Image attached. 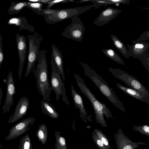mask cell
Masks as SVG:
<instances>
[{
  "mask_svg": "<svg viewBox=\"0 0 149 149\" xmlns=\"http://www.w3.org/2000/svg\"><path fill=\"white\" fill-rule=\"evenodd\" d=\"M52 52L51 53V60L54 63L58 69L62 79L65 81V77L64 74L63 56L62 52L54 44H52Z\"/></svg>",
  "mask_w": 149,
  "mask_h": 149,
  "instance_id": "17",
  "label": "cell"
},
{
  "mask_svg": "<svg viewBox=\"0 0 149 149\" xmlns=\"http://www.w3.org/2000/svg\"><path fill=\"white\" fill-rule=\"evenodd\" d=\"M111 38L113 44L116 48L117 49L125 58H128L130 57L127 49L126 46L116 35L112 34Z\"/></svg>",
  "mask_w": 149,
  "mask_h": 149,
  "instance_id": "22",
  "label": "cell"
},
{
  "mask_svg": "<svg viewBox=\"0 0 149 149\" xmlns=\"http://www.w3.org/2000/svg\"><path fill=\"white\" fill-rule=\"evenodd\" d=\"M2 97V91L1 88L0 86V107L1 104V100Z\"/></svg>",
  "mask_w": 149,
  "mask_h": 149,
  "instance_id": "36",
  "label": "cell"
},
{
  "mask_svg": "<svg viewBox=\"0 0 149 149\" xmlns=\"http://www.w3.org/2000/svg\"><path fill=\"white\" fill-rule=\"evenodd\" d=\"M70 86L71 93L75 108L79 109L80 118L85 121L86 119H88V114L84 107L82 98L80 94L76 91L74 86L72 84L70 85Z\"/></svg>",
  "mask_w": 149,
  "mask_h": 149,
  "instance_id": "16",
  "label": "cell"
},
{
  "mask_svg": "<svg viewBox=\"0 0 149 149\" xmlns=\"http://www.w3.org/2000/svg\"></svg>",
  "mask_w": 149,
  "mask_h": 149,
  "instance_id": "39",
  "label": "cell"
},
{
  "mask_svg": "<svg viewBox=\"0 0 149 149\" xmlns=\"http://www.w3.org/2000/svg\"><path fill=\"white\" fill-rule=\"evenodd\" d=\"M102 52L106 56L118 64L125 65V62L120 56L111 49H102Z\"/></svg>",
  "mask_w": 149,
  "mask_h": 149,
  "instance_id": "25",
  "label": "cell"
},
{
  "mask_svg": "<svg viewBox=\"0 0 149 149\" xmlns=\"http://www.w3.org/2000/svg\"><path fill=\"white\" fill-rule=\"evenodd\" d=\"M29 52L28 63L25 74L27 77L30 73L35 71V66L40 55L39 50L41 41L43 38L35 32L34 35H28Z\"/></svg>",
  "mask_w": 149,
  "mask_h": 149,
  "instance_id": "5",
  "label": "cell"
},
{
  "mask_svg": "<svg viewBox=\"0 0 149 149\" xmlns=\"http://www.w3.org/2000/svg\"><path fill=\"white\" fill-rule=\"evenodd\" d=\"M74 1L73 0H52L51 1L46 3L44 4H47V6L46 9H50V8L54 5L59 3H65L72 2Z\"/></svg>",
  "mask_w": 149,
  "mask_h": 149,
  "instance_id": "32",
  "label": "cell"
},
{
  "mask_svg": "<svg viewBox=\"0 0 149 149\" xmlns=\"http://www.w3.org/2000/svg\"><path fill=\"white\" fill-rule=\"evenodd\" d=\"M131 42L132 45H127L130 56L139 59L149 72V43L144 41Z\"/></svg>",
  "mask_w": 149,
  "mask_h": 149,
  "instance_id": "8",
  "label": "cell"
},
{
  "mask_svg": "<svg viewBox=\"0 0 149 149\" xmlns=\"http://www.w3.org/2000/svg\"><path fill=\"white\" fill-rule=\"evenodd\" d=\"M51 84L52 90L56 94V100H59L60 95L63 101L67 105L70 104L66 94L65 84L61 78L60 72L54 61L51 60Z\"/></svg>",
  "mask_w": 149,
  "mask_h": 149,
  "instance_id": "7",
  "label": "cell"
},
{
  "mask_svg": "<svg viewBox=\"0 0 149 149\" xmlns=\"http://www.w3.org/2000/svg\"><path fill=\"white\" fill-rule=\"evenodd\" d=\"M42 113L52 118L57 119L59 115L55 108L48 101L42 100L40 102Z\"/></svg>",
  "mask_w": 149,
  "mask_h": 149,
  "instance_id": "20",
  "label": "cell"
},
{
  "mask_svg": "<svg viewBox=\"0 0 149 149\" xmlns=\"http://www.w3.org/2000/svg\"><path fill=\"white\" fill-rule=\"evenodd\" d=\"M47 51L42 49L33 74L35 77L38 92L42 95V100L50 101L52 90L49 81L48 65L46 57Z\"/></svg>",
  "mask_w": 149,
  "mask_h": 149,
  "instance_id": "3",
  "label": "cell"
},
{
  "mask_svg": "<svg viewBox=\"0 0 149 149\" xmlns=\"http://www.w3.org/2000/svg\"><path fill=\"white\" fill-rule=\"evenodd\" d=\"M92 5L68 8L55 9H44L43 13L45 22L48 24H54L79 15L89 10Z\"/></svg>",
  "mask_w": 149,
  "mask_h": 149,
  "instance_id": "4",
  "label": "cell"
},
{
  "mask_svg": "<svg viewBox=\"0 0 149 149\" xmlns=\"http://www.w3.org/2000/svg\"><path fill=\"white\" fill-rule=\"evenodd\" d=\"M121 11L111 7L107 8L102 11L93 23L98 26L104 25L116 17Z\"/></svg>",
  "mask_w": 149,
  "mask_h": 149,
  "instance_id": "15",
  "label": "cell"
},
{
  "mask_svg": "<svg viewBox=\"0 0 149 149\" xmlns=\"http://www.w3.org/2000/svg\"><path fill=\"white\" fill-rule=\"evenodd\" d=\"M90 1L93 2L92 5L93 7L98 8L99 7L105 5H107L111 4H127L130 3L129 0H80L79 3L84 2Z\"/></svg>",
  "mask_w": 149,
  "mask_h": 149,
  "instance_id": "21",
  "label": "cell"
},
{
  "mask_svg": "<svg viewBox=\"0 0 149 149\" xmlns=\"http://www.w3.org/2000/svg\"><path fill=\"white\" fill-rule=\"evenodd\" d=\"M44 4L40 3L28 2V4L26 7L32 10L34 12L39 15H42L44 9L42 7Z\"/></svg>",
  "mask_w": 149,
  "mask_h": 149,
  "instance_id": "28",
  "label": "cell"
},
{
  "mask_svg": "<svg viewBox=\"0 0 149 149\" xmlns=\"http://www.w3.org/2000/svg\"><path fill=\"white\" fill-rule=\"evenodd\" d=\"M2 37L0 34V68L1 65L3 62L4 58V55L2 50Z\"/></svg>",
  "mask_w": 149,
  "mask_h": 149,
  "instance_id": "34",
  "label": "cell"
},
{
  "mask_svg": "<svg viewBox=\"0 0 149 149\" xmlns=\"http://www.w3.org/2000/svg\"><path fill=\"white\" fill-rule=\"evenodd\" d=\"M15 39L19 57V66L17 72L20 80L27 52V37L23 35H20L17 33L15 36Z\"/></svg>",
  "mask_w": 149,
  "mask_h": 149,
  "instance_id": "12",
  "label": "cell"
},
{
  "mask_svg": "<svg viewBox=\"0 0 149 149\" xmlns=\"http://www.w3.org/2000/svg\"><path fill=\"white\" fill-rule=\"evenodd\" d=\"M99 138L103 142L104 145L106 146L109 149H112L107 139V137L102 131L100 130L97 129H93Z\"/></svg>",
  "mask_w": 149,
  "mask_h": 149,
  "instance_id": "29",
  "label": "cell"
},
{
  "mask_svg": "<svg viewBox=\"0 0 149 149\" xmlns=\"http://www.w3.org/2000/svg\"><path fill=\"white\" fill-rule=\"evenodd\" d=\"M133 129L139 132L142 134L149 137V127L148 125H144L141 126L134 125Z\"/></svg>",
  "mask_w": 149,
  "mask_h": 149,
  "instance_id": "30",
  "label": "cell"
},
{
  "mask_svg": "<svg viewBox=\"0 0 149 149\" xmlns=\"http://www.w3.org/2000/svg\"><path fill=\"white\" fill-rule=\"evenodd\" d=\"M149 40V31H143L140 36L137 40H132L133 42H139Z\"/></svg>",
  "mask_w": 149,
  "mask_h": 149,
  "instance_id": "33",
  "label": "cell"
},
{
  "mask_svg": "<svg viewBox=\"0 0 149 149\" xmlns=\"http://www.w3.org/2000/svg\"><path fill=\"white\" fill-rule=\"evenodd\" d=\"M35 120V118L30 117L20 121L9 129L8 134L5 140H12L21 136L29 129Z\"/></svg>",
  "mask_w": 149,
  "mask_h": 149,
  "instance_id": "10",
  "label": "cell"
},
{
  "mask_svg": "<svg viewBox=\"0 0 149 149\" xmlns=\"http://www.w3.org/2000/svg\"><path fill=\"white\" fill-rule=\"evenodd\" d=\"M0 127H1V126H0Z\"/></svg>",
  "mask_w": 149,
  "mask_h": 149,
  "instance_id": "38",
  "label": "cell"
},
{
  "mask_svg": "<svg viewBox=\"0 0 149 149\" xmlns=\"http://www.w3.org/2000/svg\"><path fill=\"white\" fill-rule=\"evenodd\" d=\"M29 105V98L26 96L21 97L16 106L14 113L10 117L8 123H12L22 118L26 114Z\"/></svg>",
  "mask_w": 149,
  "mask_h": 149,
  "instance_id": "14",
  "label": "cell"
},
{
  "mask_svg": "<svg viewBox=\"0 0 149 149\" xmlns=\"http://www.w3.org/2000/svg\"><path fill=\"white\" fill-rule=\"evenodd\" d=\"M61 132L56 131L55 133L56 142L55 149H68L64 137L61 135Z\"/></svg>",
  "mask_w": 149,
  "mask_h": 149,
  "instance_id": "26",
  "label": "cell"
},
{
  "mask_svg": "<svg viewBox=\"0 0 149 149\" xmlns=\"http://www.w3.org/2000/svg\"><path fill=\"white\" fill-rule=\"evenodd\" d=\"M36 135L42 145L46 143L48 138V132L47 127L45 124H42L39 125Z\"/></svg>",
  "mask_w": 149,
  "mask_h": 149,
  "instance_id": "24",
  "label": "cell"
},
{
  "mask_svg": "<svg viewBox=\"0 0 149 149\" xmlns=\"http://www.w3.org/2000/svg\"><path fill=\"white\" fill-rule=\"evenodd\" d=\"M74 76L77 84L81 92L90 102L95 115V119L97 123L103 127H107L104 116L107 118L113 117L111 112L105 104L99 101L94 95L87 86L83 79L78 74H74Z\"/></svg>",
  "mask_w": 149,
  "mask_h": 149,
  "instance_id": "2",
  "label": "cell"
},
{
  "mask_svg": "<svg viewBox=\"0 0 149 149\" xmlns=\"http://www.w3.org/2000/svg\"><path fill=\"white\" fill-rule=\"evenodd\" d=\"M71 19V23L63 31L61 35L67 38L81 42L83 39L85 26L78 16L74 17Z\"/></svg>",
  "mask_w": 149,
  "mask_h": 149,
  "instance_id": "9",
  "label": "cell"
},
{
  "mask_svg": "<svg viewBox=\"0 0 149 149\" xmlns=\"http://www.w3.org/2000/svg\"><path fill=\"white\" fill-rule=\"evenodd\" d=\"M109 71L116 78L119 79L129 87L142 95L149 97V91L135 77L119 68L109 67Z\"/></svg>",
  "mask_w": 149,
  "mask_h": 149,
  "instance_id": "6",
  "label": "cell"
},
{
  "mask_svg": "<svg viewBox=\"0 0 149 149\" xmlns=\"http://www.w3.org/2000/svg\"><path fill=\"white\" fill-rule=\"evenodd\" d=\"M7 23L9 25H14L18 26L19 31L23 29L26 30L31 32L35 31L34 27L28 24L26 18L24 16L11 18Z\"/></svg>",
  "mask_w": 149,
  "mask_h": 149,
  "instance_id": "18",
  "label": "cell"
},
{
  "mask_svg": "<svg viewBox=\"0 0 149 149\" xmlns=\"http://www.w3.org/2000/svg\"><path fill=\"white\" fill-rule=\"evenodd\" d=\"M3 146V144L1 143L0 144V149H2Z\"/></svg>",
  "mask_w": 149,
  "mask_h": 149,
  "instance_id": "37",
  "label": "cell"
},
{
  "mask_svg": "<svg viewBox=\"0 0 149 149\" xmlns=\"http://www.w3.org/2000/svg\"><path fill=\"white\" fill-rule=\"evenodd\" d=\"M83 68L85 75L89 78L95 84L100 92L114 106L120 111L126 112L123 104L108 84L101 76L87 64L78 61Z\"/></svg>",
  "mask_w": 149,
  "mask_h": 149,
  "instance_id": "1",
  "label": "cell"
},
{
  "mask_svg": "<svg viewBox=\"0 0 149 149\" xmlns=\"http://www.w3.org/2000/svg\"><path fill=\"white\" fill-rule=\"evenodd\" d=\"M26 1L11 2L10 5L7 11L9 15L17 14L24 8L26 7L28 4Z\"/></svg>",
  "mask_w": 149,
  "mask_h": 149,
  "instance_id": "23",
  "label": "cell"
},
{
  "mask_svg": "<svg viewBox=\"0 0 149 149\" xmlns=\"http://www.w3.org/2000/svg\"><path fill=\"white\" fill-rule=\"evenodd\" d=\"M116 86L127 95L141 102L149 104V97L142 95L134 89L125 86L119 83L116 84Z\"/></svg>",
  "mask_w": 149,
  "mask_h": 149,
  "instance_id": "19",
  "label": "cell"
},
{
  "mask_svg": "<svg viewBox=\"0 0 149 149\" xmlns=\"http://www.w3.org/2000/svg\"><path fill=\"white\" fill-rule=\"evenodd\" d=\"M117 149H136L141 144L146 145L141 142H134L126 136L122 130L118 129L114 135Z\"/></svg>",
  "mask_w": 149,
  "mask_h": 149,
  "instance_id": "13",
  "label": "cell"
},
{
  "mask_svg": "<svg viewBox=\"0 0 149 149\" xmlns=\"http://www.w3.org/2000/svg\"><path fill=\"white\" fill-rule=\"evenodd\" d=\"M6 93L4 104L2 107L4 113L8 112L13 102V96L16 94V88L13 77V74L10 70L9 71L6 80Z\"/></svg>",
  "mask_w": 149,
  "mask_h": 149,
  "instance_id": "11",
  "label": "cell"
},
{
  "mask_svg": "<svg viewBox=\"0 0 149 149\" xmlns=\"http://www.w3.org/2000/svg\"><path fill=\"white\" fill-rule=\"evenodd\" d=\"M18 149H32L31 140L28 134H26L20 139Z\"/></svg>",
  "mask_w": 149,
  "mask_h": 149,
  "instance_id": "27",
  "label": "cell"
},
{
  "mask_svg": "<svg viewBox=\"0 0 149 149\" xmlns=\"http://www.w3.org/2000/svg\"><path fill=\"white\" fill-rule=\"evenodd\" d=\"M92 135L93 140L97 148L100 149H109L99 138L94 131L92 132Z\"/></svg>",
  "mask_w": 149,
  "mask_h": 149,
  "instance_id": "31",
  "label": "cell"
},
{
  "mask_svg": "<svg viewBox=\"0 0 149 149\" xmlns=\"http://www.w3.org/2000/svg\"><path fill=\"white\" fill-rule=\"evenodd\" d=\"M51 0H29V1L31 2L40 3L44 4L46 3L49 2L51 1Z\"/></svg>",
  "mask_w": 149,
  "mask_h": 149,
  "instance_id": "35",
  "label": "cell"
}]
</instances>
